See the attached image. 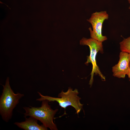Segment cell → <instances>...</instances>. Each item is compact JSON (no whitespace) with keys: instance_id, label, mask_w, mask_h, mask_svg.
<instances>
[{"instance_id":"6da1fadb","label":"cell","mask_w":130,"mask_h":130,"mask_svg":"<svg viewBox=\"0 0 130 130\" xmlns=\"http://www.w3.org/2000/svg\"><path fill=\"white\" fill-rule=\"evenodd\" d=\"M9 78L7 77L0 98V114L3 120L6 122L11 119L14 109L19 103L20 100L24 94L14 93L9 84Z\"/></svg>"},{"instance_id":"7a4b0ae2","label":"cell","mask_w":130,"mask_h":130,"mask_svg":"<svg viewBox=\"0 0 130 130\" xmlns=\"http://www.w3.org/2000/svg\"><path fill=\"white\" fill-rule=\"evenodd\" d=\"M49 101L45 100L42 101L41 106L39 107L31 106L24 107L25 112V117L27 116L32 117L39 121L42 124L51 130H57L58 129L53 122L54 117L58 109H52L48 104Z\"/></svg>"},{"instance_id":"3957f363","label":"cell","mask_w":130,"mask_h":130,"mask_svg":"<svg viewBox=\"0 0 130 130\" xmlns=\"http://www.w3.org/2000/svg\"><path fill=\"white\" fill-rule=\"evenodd\" d=\"M38 93L40 98L37 99L36 100L41 101L46 100L49 102L56 101L65 110L67 107L71 106L75 109L78 115L82 108L83 104L80 102L81 98L78 96L79 92L77 89L73 90L71 88H69L66 92L62 91L58 95V97L59 98L44 96L39 92Z\"/></svg>"},{"instance_id":"277c9868","label":"cell","mask_w":130,"mask_h":130,"mask_svg":"<svg viewBox=\"0 0 130 130\" xmlns=\"http://www.w3.org/2000/svg\"><path fill=\"white\" fill-rule=\"evenodd\" d=\"M80 44L81 45L88 46L90 49V55L88 56L87 61L85 63L86 64L91 63L92 65L89 81L90 85L91 86L93 83L94 74L98 75L103 80H105L104 76L101 72L97 65L96 59L97 53L99 51L101 53L103 52L102 42L91 38L87 39L83 38L80 40Z\"/></svg>"},{"instance_id":"5b68a950","label":"cell","mask_w":130,"mask_h":130,"mask_svg":"<svg viewBox=\"0 0 130 130\" xmlns=\"http://www.w3.org/2000/svg\"><path fill=\"white\" fill-rule=\"evenodd\" d=\"M109 15L106 11L96 12L93 13L90 18L87 20L92 25L89 28L91 38L102 42L106 40V36L102 34V28L104 21L109 18Z\"/></svg>"},{"instance_id":"8992f818","label":"cell","mask_w":130,"mask_h":130,"mask_svg":"<svg viewBox=\"0 0 130 130\" xmlns=\"http://www.w3.org/2000/svg\"><path fill=\"white\" fill-rule=\"evenodd\" d=\"M118 63L112 67L113 75L119 78H124L130 70V53L121 51Z\"/></svg>"},{"instance_id":"52a82bcc","label":"cell","mask_w":130,"mask_h":130,"mask_svg":"<svg viewBox=\"0 0 130 130\" xmlns=\"http://www.w3.org/2000/svg\"><path fill=\"white\" fill-rule=\"evenodd\" d=\"M25 117L24 121L20 122H15L14 124L19 127L25 130H47V128L43 124L39 125L38 123V120L35 118L30 117Z\"/></svg>"},{"instance_id":"ba28073f","label":"cell","mask_w":130,"mask_h":130,"mask_svg":"<svg viewBox=\"0 0 130 130\" xmlns=\"http://www.w3.org/2000/svg\"><path fill=\"white\" fill-rule=\"evenodd\" d=\"M121 51L130 53V36L124 38L119 43Z\"/></svg>"},{"instance_id":"9c48e42d","label":"cell","mask_w":130,"mask_h":130,"mask_svg":"<svg viewBox=\"0 0 130 130\" xmlns=\"http://www.w3.org/2000/svg\"><path fill=\"white\" fill-rule=\"evenodd\" d=\"M127 75L128 76V78H129V80L130 81V70L127 74Z\"/></svg>"},{"instance_id":"30bf717a","label":"cell","mask_w":130,"mask_h":130,"mask_svg":"<svg viewBox=\"0 0 130 130\" xmlns=\"http://www.w3.org/2000/svg\"><path fill=\"white\" fill-rule=\"evenodd\" d=\"M127 0L128 1L129 3V4H130V6H129V9L130 10V0Z\"/></svg>"},{"instance_id":"8fae6325","label":"cell","mask_w":130,"mask_h":130,"mask_svg":"<svg viewBox=\"0 0 130 130\" xmlns=\"http://www.w3.org/2000/svg\"><path fill=\"white\" fill-rule=\"evenodd\" d=\"M129 67L130 69V61L129 63Z\"/></svg>"}]
</instances>
